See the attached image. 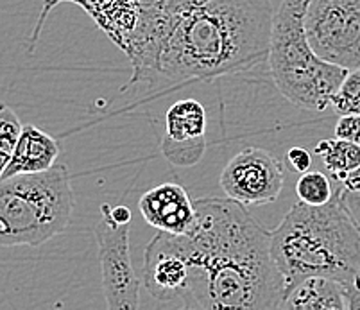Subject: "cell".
Segmentation results:
<instances>
[{
  "label": "cell",
  "mask_w": 360,
  "mask_h": 310,
  "mask_svg": "<svg viewBox=\"0 0 360 310\" xmlns=\"http://www.w3.org/2000/svg\"><path fill=\"white\" fill-rule=\"evenodd\" d=\"M143 283L160 302H179L188 287V262L179 235L158 231L143 251Z\"/></svg>",
  "instance_id": "30bf717a"
},
{
  "label": "cell",
  "mask_w": 360,
  "mask_h": 310,
  "mask_svg": "<svg viewBox=\"0 0 360 310\" xmlns=\"http://www.w3.org/2000/svg\"><path fill=\"white\" fill-rule=\"evenodd\" d=\"M317 156H321L325 167L332 172L335 181L345 179L352 171L360 165V146L345 138H326L321 140L314 148Z\"/></svg>",
  "instance_id": "9a60e30c"
},
{
  "label": "cell",
  "mask_w": 360,
  "mask_h": 310,
  "mask_svg": "<svg viewBox=\"0 0 360 310\" xmlns=\"http://www.w3.org/2000/svg\"><path fill=\"white\" fill-rule=\"evenodd\" d=\"M74 207L70 172L63 163L0 179V246L49 243L67 230Z\"/></svg>",
  "instance_id": "8992f818"
},
{
  "label": "cell",
  "mask_w": 360,
  "mask_h": 310,
  "mask_svg": "<svg viewBox=\"0 0 360 310\" xmlns=\"http://www.w3.org/2000/svg\"><path fill=\"white\" fill-rule=\"evenodd\" d=\"M305 0H281L274 13L267 63L274 84L305 112H325L349 70L317 56L303 25Z\"/></svg>",
  "instance_id": "5b68a950"
},
{
  "label": "cell",
  "mask_w": 360,
  "mask_h": 310,
  "mask_svg": "<svg viewBox=\"0 0 360 310\" xmlns=\"http://www.w3.org/2000/svg\"><path fill=\"white\" fill-rule=\"evenodd\" d=\"M285 160L289 163L290 171L300 172V174L312 167V155L305 148H290L285 153Z\"/></svg>",
  "instance_id": "44dd1931"
},
{
  "label": "cell",
  "mask_w": 360,
  "mask_h": 310,
  "mask_svg": "<svg viewBox=\"0 0 360 310\" xmlns=\"http://www.w3.org/2000/svg\"><path fill=\"white\" fill-rule=\"evenodd\" d=\"M346 310H360V278L352 283H345Z\"/></svg>",
  "instance_id": "603a6c76"
},
{
  "label": "cell",
  "mask_w": 360,
  "mask_h": 310,
  "mask_svg": "<svg viewBox=\"0 0 360 310\" xmlns=\"http://www.w3.org/2000/svg\"><path fill=\"white\" fill-rule=\"evenodd\" d=\"M139 208L146 223L158 231L181 235L194 226V201L181 185L172 181L147 190L140 198Z\"/></svg>",
  "instance_id": "8fae6325"
},
{
  "label": "cell",
  "mask_w": 360,
  "mask_h": 310,
  "mask_svg": "<svg viewBox=\"0 0 360 310\" xmlns=\"http://www.w3.org/2000/svg\"><path fill=\"white\" fill-rule=\"evenodd\" d=\"M346 190H352V192H360V165L355 169V171L349 172L345 179H340L339 181Z\"/></svg>",
  "instance_id": "cb8c5ba5"
},
{
  "label": "cell",
  "mask_w": 360,
  "mask_h": 310,
  "mask_svg": "<svg viewBox=\"0 0 360 310\" xmlns=\"http://www.w3.org/2000/svg\"><path fill=\"white\" fill-rule=\"evenodd\" d=\"M60 153L61 146L54 136L41 131L32 124H25L2 179L16 174H34V172L49 171L56 165Z\"/></svg>",
  "instance_id": "7c38bea8"
},
{
  "label": "cell",
  "mask_w": 360,
  "mask_h": 310,
  "mask_svg": "<svg viewBox=\"0 0 360 310\" xmlns=\"http://www.w3.org/2000/svg\"><path fill=\"white\" fill-rule=\"evenodd\" d=\"M271 247L285 289L305 276H328L342 283L360 278V228L339 188L321 207L303 201L294 205L271 231Z\"/></svg>",
  "instance_id": "3957f363"
},
{
  "label": "cell",
  "mask_w": 360,
  "mask_h": 310,
  "mask_svg": "<svg viewBox=\"0 0 360 310\" xmlns=\"http://www.w3.org/2000/svg\"><path fill=\"white\" fill-rule=\"evenodd\" d=\"M339 194L340 199H342V203H345L346 210L349 212L353 221H355L360 228V192L346 190V188L339 183Z\"/></svg>",
  "instance_id": "7402d4cb"
},
{
  "label": "cell",
  "mask_w": 360,
  "mask_h": 310,
  "mask_svg": "<svg viewBox=\"0 0 360 310\" xmlns=\"http://www.w3.org/2000/svg\"><path fill=\"white\" fill-rule=\"evenodd\" d=\"M303 25L317 56L360 68V0H305Z\"/></svg>",
  "instance_id": "52a82bcc"
},
{
  "label": "cell",
  "mask_w": 360,
  "mask_h": 310,
  "mask_svg": "<svg viewBox=\"0 0 360 310\" xmlns=\"http://www.w3.org/2000/svg\"><path fill=\"white\" fill-rule=\"evenodd\" d=\"M273 0H194L170 31L156 74L174 83L212 81L267 60Z\"/></svg>",
  "instance_id": "7a4b0ae2"
},
{
  "label": "cell",
  "mask_w": 360,
  "mask_h": 310,
  "mask_svg": "<svg viewBox=\"0 0 360 310\" xmlns=\"http://www.w3.org/2000/svg\"><path fill=\"white\" fill-rule=\"evenodd\" d=\"M335 136L360 146V115H342L335 124Z\"/></svg>",
  "instance_id": "ffe728a7"
},
{
  "label": "cell",
  "mask_w": 360,
  "mask_h": 310,
  "mask_svg": "<svg viewBox=\"0 0 360 310\" xmlns=\"http://www.w3.org/2000/svg\"><path fill=\"white\" fill-rule=\"evenodd\" d=\"M162 155L167 162L176 165V167H194L201 162L206 149V138H188V140H174L170 136H163L160 142Z\"/></svg>",
  "instance_id": "2e32d148"
},
{
  "label": "cell",
  "mask_w": 360,
  "mask_h": 310,
  "mask_svg": "<svg viewBox=\"0 0 360 310\" xmlns=\"http://www.w3.org/2000/svg\"><path fill=\"white\" fill-rule=\"evenodd\" d=\"M61 2L81 6L97 27L122 49L133 67L131 83H139L158 70L163 44L194 0H45L31 36V49L51 9Z\"/></svg>",
  "instance_id": "277c9868"
},
{
  "label": "cell",
  "mask_w": 360,
  "mask_h": 310,
  "mask_svg": "<svg viewBox=\"0 0 360 310\" xmlns=\"http://www.w3.org/2000/svg\"><path fill=\"white\" fill-rule=\"evenodd\" d=\"M296 192L300 201L312 207H321L332 201L335 195V188L332 179L319 171H307L300 176L296 183Z\"/></svg>",
  "instance_id": "e0dca14e"
},
{
  "label": "cell",
  "mask_w": 360,
  "mask_h": 310,
  "mask_svg": "<svg viewBox=\"0 0 360 310\" xmlns=\"http://www.w3.org/2000/svg\"><path fill=\"white\" fill-rule=\"evenodd\" d=\"M194 207V226L179 235L188 262L183 309H280L285 278L271 231L230 198L195 199Z\"/></svg>",
  "instance_id": "6da1fadb"
},
{
  "label": "cell",
  "mask_w": 360,
  "mask_h": 310,
  "mask_svg": "<svg viewBox=\"0 0 360 310\" xmlns=\"http://www.w3.org/2000/svg\"><path fill=\"white\" fill-rule=\"evenodd\" d=\"M219 185L228 198L244 207L269 205L281 194L283 167L269 151L245 148L226 163Z\"/></svg>",
  "instance_id": "9c48e42d"
},
{
  "label": "cell",
  "mask_w": 360,
  "mask_h": 310,
  "mask_svg": "<svg viewBox=\"0 0 360 310\" xmlns=\"http://www.w3.org/2000/svg\"><path fill=\"white\" fill-rule=\"evenodd\" d=\"M101 215L96 239L108 309L136 310L140 306V280L131 262V223H117L108 212L106 203L101 207Z\"/></svg>",
  "instance_id": "ba28073f"
},
{
  "label": "cell",
  "mask_w": 360,
  "mask_h": 310,
  "mask_svg": "<svg viewBox=\"0 0 360 310\" xmlns=\"http://www.w3.org/2000/svg\"><path fill=\"white\" fill-rule=\"evenodd\" d=\"M22 127L24 126H22L18 115L13 112V108L0 104V179H2L8 163L11 162L16 142L20 138Z\"/></svg>",
  "instance_id": "ac0fdd59"
},
{
  "label": "cell",
  "mask_w": 360,
  "mask_h": 310,
  "mask_svg": "<svg viewBox=\"0 0 360 310\" xmlns=\"http://www.w3.org/2000/svg\"><path fill=\"white\" fill-rule=\"evenodd\" d=\"M165 135L174 140L206 136L205 106L195 99H183L172 104L165 115Z\"/></svg>",
  "instance_id": "5bb4252c"
},
{
  "label": "cell",
  "mask_w": 360,
  "mask_h": 310,
  "mask_svg": "<svg viewBox=\"0 0 360 310\" xmlns=\"http://www.w3.org/2000/svg\"><path fill=\"white\" fill-rule=\"evenodd\" d=\"M280 309L346 310L345 283L328 276H305L287 287Z\"/></svg>",
  "instance_id": "4fadbf2b"
},
{
  "label": "cell",
  "mask_w": 360,
  "mask_h": 310,
  "mask_svg": "<svg viewBox=\"0 0 360 310\" xmlns=\"http://www.w3.org/2000/svg\"><path fill=\"white\" fill-rule=\"evenodd\" d=\"M330 106L339 117L360 115V68L349 70L346 74Z\"/></svg>",
  "instance_id": "d6986e66"
}]
</instances>
